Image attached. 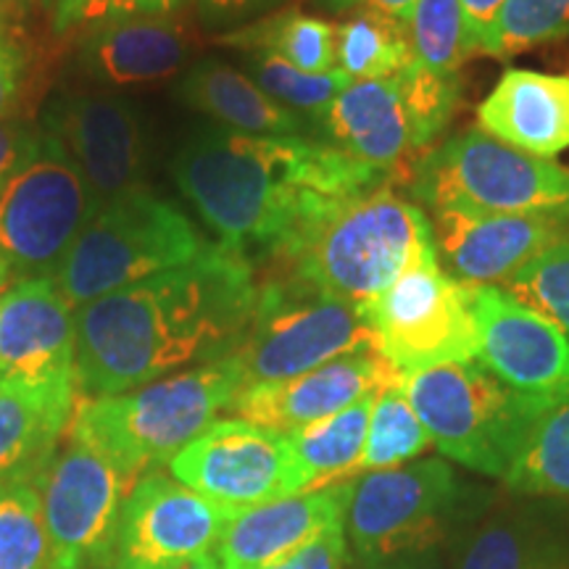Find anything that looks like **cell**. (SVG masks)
<instances>
[{
    "mask_svg": "<svg viewBox=\"0 0 569 569\" xmlns=\"http://www.w3.org/2000/svg\"><path fill=\"white\" fill-rule=\"evenodd\" d=\"M9 284H11V277H9V272H6L3 267H0V296H3V290L9 288Z\"/></svg>",
    "mask_w": 569,
    "mask_h": 569,
    "instance_id": "c3c4849f",
    "label": "cell"
},
{
    "mask_svg": "<svg viewBox=\"0 0 569 569\" xmlns=\"http://www.w3.org/2000/svg\"><path fill=\"white\" fill-rule=\"evenodd\" d=\"M503 480L522 496L569 498V401L536 419Z\"/></svg>",
    "mask_w": 569,
    "mask_h": 569,
    "instance_id": "4dcf8cb0",
    "label": "cell"
},
{
    "mask_svg": "<svg viewBox=\"0 0 569 569\" xmlns=\"http://www.w3.org/2000/svg\"><path fill=\"white\" fill-rule=\"evenodd\" d=\"M438 261L467 284H503L528 261L569 238V213H478L430 209Z\"/></svg>",
    "mask_w": 569,
    "mask_h": 569,
    "instance_id": "e0dca14e",
    "label": "cell"
},
{
    "mask_svg": "<svg viewBox=\"0 0 569 569\" xmlns=\"http://www.w3.org/2000/svg\"><path fill=\"white\" fill-rule=\"evenodd\" d=\"M503 290L569 338V238L528 261Z\"/></svg>",
    "mask_w": 569,
    "mask_h": 569,
    "instance_id": "d590c367",
    "label": "cell"
},
{
    "mask_svg": "<svg viewBox=\"0 0 569 569\" xmlns=\"http://www.w3.org/2000/svg\"><path fill=\"white\" fill-rule=\"evenodd\" d=\"M201 232L174 203L134 190L103 206L74 240L53 282L74 311L203 253Z\"/></svg>",
    "mask_w": 569,
    "mask_h": 569,
    "instance_id": "5b68a950",
    "label": "cell"
},
{
    "mask_svg": "<svg viewBox=\"0 0 569 569\" xmlns=\"http://www.w3.org/2000/svg\"><path fill=\"white\" fill-rule=\"evenodd\" d=\"M478 361L549 411L569 401V338L498 284H472Z\"/></svg>",
    "mask_w": 569,
    "mask_h": 569,
    "instance_id": "9a60e30c",
    "label": "cell"
},
{
    "mask_svg": "<svg viewBox=\"0 0 569 569\" xmlns=\"http://www.w3.org/2000/svg\"><path fill=\"white\" fill-rule=\"evenodd\" d=\"M34 3L38 0H0V27L9 30V24H17L21 17H27Z\"/></svg>",
    "mask_w": 569,
    "mask_h": 569,
    "instance_id": "bcb514c9",
    "label": "cell"
},
{
    "mask_svg": "<svg viewBox=\"0 0 569 569\" xmlns=\"http://www.w3.org/2000/svg\"><path fill=\"white\" fill-rule=\"evenodd\" d=\"M361 569H451V557L438 546V549L401 553V557L361 561Z\"/></svg>",
    "mask_w": 569,
    "mask_h": 569,
    "instance_id": "7bdbcfd3",
    "label": "cell"
},
{
    "mask_svg": "<svg viewBox=\"0 0 569 569\" xmlns=\"http://www.w3.org/2000/svg\"><path fill=\"white\" fill-rule=\"evenodd\" d=\"M243 390V369L230 353L130 393L77 398L67 432L103 453L134 486L209 430Z\"/></svg>",
    "mask_w": 569,
    "mask_h": 569,
    "instance_id": "3957f363",
    "label": "cell"
},
{
    "mask_svg": "<svg viewBox=\"0 0 569 569\" xmlns=\"http://www.w3.org/2000/svg\"><path fill=\"white\" fill-rule=\"evenodd\" d=\"M348 538L343 519L327 525L322 532L306 540L296 551L284 553L264 569H346Z\"/></svg>",
    "mask_w": 569,
    "mask_h": 569,
    "instance_id": "f35d334b",
    "label": "cell"
},
{
    "mask_svg": "<svg viewBox=\"0 0 569 569\" xmlns=\"http://www.w3.org/2000/svg\"><path fill=\"white\" fill-rule=\"evenodd\" d=\"M353 482V480H351ZM351 482L309 490L240 511L217 543L222 569H264L346 517Z\"/></svg>",
    "mask_w": 569,
    "mask_h": 569,
    "instance_id": "7402d4cb",
    "label": "cell"
},
{
    "mask_svg": "<svg viewBox=\"0 0 569 569\" xmlns=\"http://www.w3.org/2000/svg\"><path fill=\"white\" fill-rule=\"evenodd\" d=\"M319 127L330 146L386 177L422 151L398 74L351 82L330 103Z\"/></svg>",
    "mask_w": 569,
    "mask_h": 569,
    "instance_id": "44dd1931",
    "label": "cell"
},
{
    "mask_svg": "<svg viewBox=\"0 0 569 569\" xmlns=\"http://www.w3.org/2000/svg\"><path fill=\"white\" fill-rule=\"evenodd\" d=\"M180 96L188 106L217 119L224 130L243 134H301L311 122L269 98L251 77L224 61L206 59L184 74Z\"/></svg>",
    "mask_w": 569,
    "mask_h": 569,
    "instance_id": "484cf974",
    "label": "cell"
},
{
    "mask_svg": "<svg viewBox=\"0 0 569 569\" xmlns=\"http://www.w3.org/2000/svg\"><path fill=\"white\" fill-rule=\"evenodd\" d=\"M565 38H569V0H507L478 53L509 59Z\"/></svg>",
    "mask_w": 569,
    "mask_h": 569,
    "instance_id": "836d02e7",
    "label": "cell"
},
{
    "mask_svg": "<svg viewBox=\"0 0 569 569\" xmlns=\"http://www.w3.org/2000/svg\"><path fill=\"white\" fill-rule=\"evenodd\" d=\"M98 209L67 153L46 130L0 182V267L11 282L53 277Z\"/></svg>",
    "mask_w": 569,
    "mask_h": 569,
    "instance_id": "ba28073f",
    "label": "cell"
},
{
    "mask_svg": "<svg viewBox=\"0 0 569 569\" xmlns=\"http://www.w3.org/2000/svg\"><path fill=\"white\" fill-rule=\"evenodd\" d=\"M403 393L443 457L507 478L543 409L503 386L478 359L401 375Z\"/></svg>",
    "mask_w": 569,
    "mask_h": 569,
    "instance_id": "8992f818",
    "label": "cell"
},
{
    "mask_svg": "<svg viewBox=\"0 0 569 569\" xmlns=\"http://www.w3.org/2000/svg\"><path fill=\"white\" fill-rule=\"evenodd\" d=\"M206 19L224 24V21H238L248 19L253 13H261L272 9L277 0H198Z\"/></svg>",
    "mask_w": 569,
    "mask_h": 569,
    "instance_id": "b9f144b4",
    "label": "cell"
},
{
    "mask_svg": "<svg viewBox=\"0 0 569 569\" xmlns=\"http://www.w3.org/2000/svg\"><path fill=\"white\" fill-rule=\"evenodd\" d=\"M77 388L0 380V482L32 480L59 451L74 415Z\"/></svg>",
    "mask_w": 569,
    "mask_h": 569,
    "instance_id": "d4e9b609",
    "label": "cell"
},
{
    "mask_svg": "<svg viewBox=\"0 0 569 569\" xmlns=\"http://www.w3.org/2000/svg\"><path fill=\"white\" fill-rule=\"evenodd\" d=\"M240 511L224 509L172 475L146 472L117 519L111 569H177L211 553Z\"/></svg>",
    "mask_w": 569,
    "mask_h": 569,
    "instance_id": "5bb4252c",
    "label": "cell"
},
{
    "mask_svg": "<svg viewBox=\"0 0 569 569\" xmlns=\"http://www.w3.org/2000/svg\"><path fill=\"white\" fill-rule=\"evenodd\" d=\"M24 53L9 32L0 30V122L11 117L24 88Z\"/></svg>",
    "mask_w": 569,
    "mask_h": 569,
    "instance_id": "ab89813d",
    "label": "cell"
},
{
    "mask_svg": "<svg viewBox=\"0 0 569 569\" xmlns=\"http://www.w3.org/2000/svg\"><path fill=\"white\" fill-rule=\"evenodd\" d=\"M396 375L401 372H396L377 351L346 353L311 372L246 388L234 398L232 411L246 422L293 432L353 407Z\"/></svg>",
    "mask_w": 569,
    "mask_h": 569,
    "instance_id": "d6986e66",
    "label": "cell"
},
{
    "mask_svg": "<svg viewBox=\"0 0 569 569\" xmlns=\"http://www.w3.org/2000/svg\"><path fill=\"white\" fill-rule=\"evenodd\" d=\"M415 61L443 77H459V67L478 53L461 0H417L409 13Z\"/></svg>",
    "mask_w": 569,
    "mask_h": 569,
    "instance_id": "1f68e13d",
    "label": "cell"
},
{
    "mask_svg": "<svg viewBox=\"0 0 569 569\" xmlns=\"http://www.w3.org/2000/svg\"><path fill=\"white\" fill-rule=\"evenodd\" d=\"M48 569H111L113 532L130 480L103 453L69 436L40 472Z\"/></svg>",
    "mask_w": 569,
    "mask_h": 569,
    "instance_id": "7c38bea8",
    "label": "cell"
},
{
    "mask_svg": "<svg viewBox=\"0 0 569 569\" xmlns=\"http://www.w3.org/2000/svg\"><path fill=\"white\" fill-rule=\"evenodd\" d=\"M193 46L196 38L180 11L132 13L88 27L80 61L96 82L132 88L174 77L188 63Z\"/></svg>",
    "mask_w": 569,
    "mask_h": 569,
    "instance_id": "ffe728a7",
    "label": "cell"
},
{
    "mask_svg": "<svg viewBox=\"0 0 569 569\" xmlns=\"http://www.w3.org/2000/svg\"><path fill=\"white\" fill-rule=\"evenodd\" d=\"M332 11H382L388 17H396L401 21H409L411 9L417 6V0H325Z\"/></svg>",
    "mask_w": 569,
    "mask_h": 569,
    "instance_id": "f6af8a7d",
    "label": "cell"
},
{
    "mask_svg": "<svg viewBox=\"0 0 569 569\" xmlns=\"http://www.w3.org/2000/svg\"><path fill=\"white\" fill-rule=\"evenodd\" d=\"M34 140V132L30 127L21 122H0V182L9 177V172L21 161V156L27 153L30 142Z\"/></svg>",
    "mask_w": 569,
    "mask_h": 569,
    "instance_id": "60d3db41",
    "label": "cell"
},
{
    "mask_svg": "<svg viewBox=\"0 0 569 569\" xmlns=\"http://www.w3.org/2000/svg\"><path fill=\"white\" fill-rule=\"evenodd\" d=\"M169 469L182 486L232 511L301 493L288 436L246 419H217Z\"/></svg>",
    "mask_w": 569,
    "mask_h": 569,
    "instance_id": "4fadbf2b",
    "label": "cell"
},
{
    "mask_svg": "<svg viewBox=\"0 0 569 569\" xmlns=\"http://www.w3.org/2000/svg\"><path fill=\"white\" fill-rule=\"evenodd\" d=\"M46 132L80 172L98 211L146 188V140L132 103L101 90L71 92L48 113Z\"/></svg>",
    "mask_w": 569,
    "mask_h": 569,
    "instance_id": "2e32d148",
    "label": "cell"
},
{
    "mask_svg": "<svg viewBox=\"0 0 569 569\" xmlns=\"http://www.w3.org/2000/svg\"><path fill=\"white\" fill-rule=\"evenodd\" d=\"M256 301L253 267L222 246L98 298L74 311L77 398L122 396L230 356L251 327Z\"/></svg>",
    "mask_w": 569,
    "mask_h": 569,
    "instance_id": "6da1fadb",
    "label": "cell"
},
{
    "mask_svg": "<svg viewBox=\"0 0 569 569\" xmlns=\"http://www.w3.org/2000/svg\"><path fill=\"white\" fill-rule=\"evenodd\" d=\"M411 196L427 209L569 213V169L467 130L417 161Z\"/></svg>",
    "mask_w": 569,
    "mask_h": 569,
    "instance_id": "52a82bcc",
    "label": "cell"
},
{
    "mask_svg": "<svg viewBox=\"0 0 569 569\" xmlns=\"http://www.w3.org/2000/svg\"><path fill=\"white\" fill-rule=\"evenodd\" d=\"M338 69L348 80H386L415 61L407 21L359 9L338 27Z\"/></svg>",
    "mask_w": 569,
    "mask_h": 569,
    "instance_id": "f1b7e54d",
    "label": "cell"
},
{
    "mask_svg": "<svg viewBox=\"0 0 569 569\" xmlns=\"http://www.w3.org/2000/svg\"><path fill=\"white\" fill-rule=\"evenodd\" d=\"M430 446L432 440L427 436L425 425L419 422L417 411L411 409L409 398L403 393L401 375H396L375 393L359 475L403 467Z\"/></svg>",
    "mask_w": 569,
    "mask_h": 569,
    "instance_id": "f546056e",
    "label": "cell"
},
{
    "mask_svg": "<svg viewBox=\"0 0 569 569\" xmlns=\"http://www.w3.org/2000/svg\"><path fill=\"white\" fill-rule=\"evenodd\" d=\"M74 309L53 277H27L0 296V380L38 388L74 386Z\"/></svg>",
    "mask_w": 569,
    "mask_h": 569,
    "instance_id": "ac0fdd59",
    "label": "cell"
},
{
    "mask_svg": "<svg viewBox=\"0 0 569 569\" xmlns=\"http://www.w3.org/2000/svg\"><path fill=\"white\" fill-rule=\"evenodd\" d=\"M0 569H48L40 490L32 480L0 482Z\"/></svg>",
    "mask_w": 569,
    "mask_h": 569,
    "instance_id": "e575fe53",
    "label": "cell"
},
{
    "mask_svg": "<svg viewBox=\"0 0 569 569\" xmlns=\"http://www.w3.org/2000/svg\"><path fill=\"white\" fill-rule=\"evenodd\" d=\"M359 311L372 330L377 353L396 372L478 359L472 284L448 274L438 253L403 272Z\"/></svg>",
    "mask_w": 569,
    "mask_h": 569,
    "instance_id": "30bf717a",
    "label": "cell"
},
{
    "mask_svg": "<svg viewBox=\"0 0 569 569\" xmlns=\"http://www.w3.org/2000/svg\"><path fill=\"white\" fill-rule=\"evenodd\" d=\"M436 253L427 211L398 196L390 184H380L325 217L280 264V277L365 306Z\"/></svg>",
    "mask_w": 569,
    "mask_h": 569,
    "instance_id": "277c9868",
    "label": "cell"
},
{
    "mask_svg": "<svg viewBox=\"0 0 569 569\" xmlns=\"http://www.w3.org/2000/svg\"><path fill=\"white\" fill-rule=\"evenodd\" d=\"M248 67H251V80L274 98L284 109L296 111L306 122H317L330 109V103L343 92L353 80H348L340 69L311 74L290 67L288 61L277 59L272 53H248Z\"/></svg>",
    "mask_w": 569,
    "mask_h": 569,
    "instance_id": "d6a6232c",
    "label": "cell"
},
{
    "mask_svg": "<svg viewBox=\"0 0 569 569\" xmlns=\"http://www.w3.org/2000/svg\"><path fill=\"white\" fill-rule=\"evenodd\" d=\"M478 127L538 159L569 151V77L532 69L503 71L478 106Z\"/></svg>",
    "mask_w": 569,
    "mask_h": 569,
    "instance_id": "603a6c76",
    "label": "cell"
},
{
    "mask_svg": "<svg viewBox=\"0 0 569 569\" xmlns=\"http://www.w3.org/2000/svg\"><path fill=\"white\" fill-rule=\"evenodd\" d=\"M174 182L219 243L248 264H284L340 203L380 188L386 174L298 134L198 132L172 163Z\"/></svg>",
    "mask_w": 569,
    "mask_h": 569,
    "instance_id": "7a4b0ae2",
    "label": "cell"
},
{
    "mask_svg": "<svg viewBox=\"0 0 569 569\" xmlns=\"http://www.w3.org/2000/svg\"><path fill=\"white\" fill-rule=\"evenodd\" d=\"M224 46L243 53H272L290 67L322 74L338 69V27L301 11H282L224 34Z\"/></svg>",
    "mask_w": 569,
    "mask_h": 569,
    "instance_id": "83f0119b",
    "label": "cell"
},
{
    "mask_svg": "<svg viewBox=\"0 0 569 569\" xmlns=\"http://www.w3.org/2000/svg\"><path fill=\"white\" fill-rule=\"evenodd\" d=\"M375 393L365 396L338 415L306 425L301 430L284 432L293 448L301 493L359 478Z\"/></svg>",
    "mask_w": 569,
    "mask_h": 569,
    "instance_id": "4316f807",
    "label": "cell"
},
{
    "mask_svg": "<svg viewBox=\"0 0 569 569\" xmlns=\"http://www.w3.org/2000/svg\"><path fill=\"white\" fill-rule=\"evenodd\" d=\"M51 6L53 30L63 34L98 21L132 17V13H174L184 0H46Z\"/></svg>",
    "mask_w": 569,
    "mask_h": 569,
    "instance_id": "74e56055",
    "label": "cell"
},
{
    "mask_svg": "<svg viewBox=\"0 0 569 569\" xmlns=\"http://www.w3.org/2000/svg\"><path fill=\"white\" fill-rule=\"evenodd\" d=\"M356 351H377L359 306L290 277H269L259 284L251 327L232 356L251 388L311 372Z\"/></svg>",
    "mask_w": 569,
    "mask_h": 569,
    "instance_id": "9c48e42d",
    "label": "cell"
},
{
    "mask_svg": "<svg viewBox=\"0 0 569 569\" xmlns=\"http://www.w3.org/2000/svg\"><path fill=\"white\" fill-rule=\"evenodd\" d=\"M398 80H401L407 106L415 117L419 140H422V148H427L451 122L453 109L459 103V77L436 74V71L425 69L422 63L411 61L398 74Z\"/></svg>",
    "mask_w": 569,
    "mask_h": 569,
    "instance_id": "8d00e7d4",
    "label": "cell"
},
{
    "mask_svg": "<svg viewBox=\"0 0 569 569\" xmlns=\"http://www.w3.org/2000/svg\"><path fill=\"white\" fill-rule=\"evenodd\" d=\"M451 569H569V522L540 509H501L461 530Z\"/></svg>",
    "mask_w": 569,
    "mask_h": 569,
    "instance_id": "cb8c5ba5",
    "label": "cell"
},
{
    "mask_svg": "<svg viewBox=\"0 0 569 569\" xmlns=\"http://www.w3.org/2000/svg\"><path fill=\"white\" fill-rule=\"evenodd\" d=\"M459 501V478L443 459L361 475L351 482L343 517L348 549L361 561L438 549Z\"/></svg>",
    "mask_w": 569,
    "mask_h": 569,
    "instance_id": "8fae6325",
    "label": "cell"
},
{
    "mask_svg": "<svg viewBox=\"0 0 569 569\" xmlns=\"http://www.w3.org/2000/svg\"><path fill=\"white\" fill-rule=\"evenodd\" d=\"M503 3H507V0H461V9H465V13H467L469 32H472L478 51H480L482 38L488 34L490 24L496 21L498 11H501Z\"/></svg>",
    "mask_w": 569,
    "mask_h": 569,
    "instance_id": "ee69618b",
    "label": "cell"
},
{
    "mask_svg": "<svg viewBox=\"0 0 569 569\" xmlns=\"http://www.w3.org/2000/svg\"><path fill=\"white\" fill-rule=\"evenodd\" d=\"M0 30H3V27H0ZM6 32H9V30H6Z\"/></svg>",
    "mask_w": 569,
    "mask_h": 569,
    "instance_id": "681fc988",
    "label": "cell"
},
{
    "mask_svg": "<svg viewBox=\"0 0 569 569\" xmlns=\"http://www.w3.org/2000/svg\"><path fill=\"white\" fill-rule=\"evenodd\" d=\"M177 569H222V565H219L217 553H203V557L188 561V565H182Z\"/></svg>",
    "mask_w": 569,
    "mask_h": 569,
    "instance_id": "7dc6e473",
    "label": "cell"
}]
</instances>
